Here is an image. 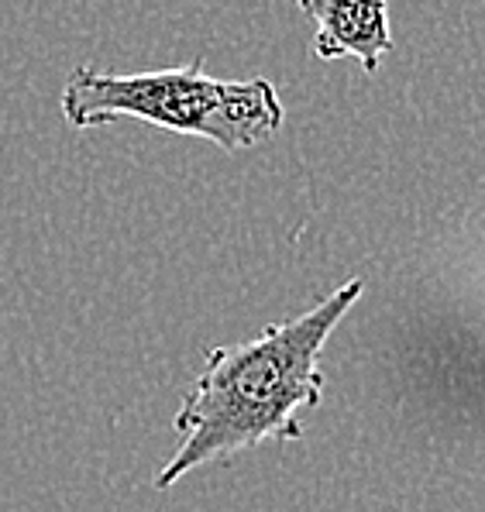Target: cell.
<instances>
[{"label": "cell", "instance_id": "1", "mask_svg": "<svg viewBox=\"0 0 485 512\" xmlns=\"http://www.w3.org/2000/svg\"><path fill=\"white\" fill-rule=\"evenodd\" d=\"M362 289V279H351L300 317L210 351L172 420L179 444L155 475V488H172L200 464L234 458L265 440L303 437L300 416L324 399L320 351Z\"/></svg>", "mask_w": 485, "mask_h": 512}, {"label": "cell", "instance_id": "3", "mask_svg": "<svg viewBox=\"0 0 485 512\" xmlns=\"http://www.w3.org/2000/svg\"><path fill=\"white\" fill-rule=\"evenodd\" d=\"M303 14L314 18L317 59H351L362 62L365 73L379 69V59L389 52V7L382 0H303Z\"/></svg>", "mask_w": 485, "mask_h": 512}, {"label": "cell", "instance_id": "2", "mask_svg": "<svg viewBox=\"0 0 485 512\" xmlns=\"http://www.w3.org/2000/svg\"><path fill=\"white\" fill-rule=\"evenodd\" d=\"M62 114L73 128H97L117 117L159 124L197 135L224 152H245L283 128V100L262 76L217 80L203 73V59L148 73H100L80 66L62 86Z\"/></svg>", "mask_w": 485, "mask_h": 512}]
</instances>
